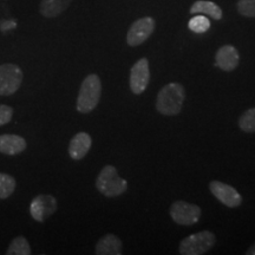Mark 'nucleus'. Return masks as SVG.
Here are the masks:
<instances>
[{
    "mask_svg": "<svg viewBox=\"0 0 255 255\" xmlns=\"http://www.w3.org/2000/svg\"><path fill=\"white\" fill-rule=\"evenodd\" d=\"M186 91L180 83H169L159 90L156 100V109L165 116H175L182 110Z\"/></svg>",
    "mask_w": 255,
    "mask_h": 255,
    "instance_id": "nucleus-1",
    "label": "nucleus"
},
{
    "mask_svg": "<svg viewBox=\"0 0 255 255\" xmlns=\"http://www.w3.org/2000/svg\"><path fill=\"white\" fill-rule=\"evenodd\" d=\"M102 95V83L96 73L87 76L79 89L76 109L81 114H89L97 107Z\"/></svg>",
    "mask_w": 255,
    "mask_h": 255,
    "instance_id": "nucleus-2",
    "label": "nucleus"
},
{
    "mask_svg": "<svg viewBox=\"0 0 255 255\" xmlns=\"http://www.w3.org/2000/svg\"><path fill=\"white\" fill-rule=\"evenodd\" d=\"M96 188L107 197H116L128 189V182L120 177L114 165H104L96 178Z\"/></svg>",
    "mask_w": 255,
    "mask_h": 255,
    "instance_id": "nucleus-3",
    "label": "nucleus"
},
{
    "mask_svg": "<svg viewBox=\"0 0 255 255\" xmlns=\"http://www.w3.org/2000/svg\"><path fill=\"white\" fill-rule=\"evenodd\" d=\"M215 244L216 237L214 233L202 231L182 239L178 246V251L182 255H202L212 250Z\"/></svg>",
    "mask_w": 255,
    "mask_h": 255,
    "instance_id": "nucleus-4",
    "label": "nucleus"
},
{
    "mask_svg": "<svg viewBox=\"0 0 255 255\" xmlns=\"http://www.w3.org/2000/svg\"><path fill=\"white\" fill-rule=\"evenodd\" d=\"M24 75L21 69L13 63L0 65V96L15 94L23 83Z\"/></svg>",
    "mask_w": 255,
    "mask_h": 255,
    "instance_id": "nucleus-5",
    "label": "nucleus"
},
{
    "mask_svg": "<svg viewBox=\"0 0 255 255\" xmlns=\"http://www.w3.org/2000/svg\"><path fill=\"white\" fill-rule=\"evenodd\" d=\"M201 208L195 203L186 201H175L170 207V216L174 222L182 226H191L201 219Z\"/></svg>",
    "mask_w": 255,
    "mask_h": 255,
    "instance_id": "nucleus-6",
    "label": "nucleus"
},
{
    "mask_svg": "<svg viewBox=\"0 0 255 255\" xmlns=\"http://www.w3.org/2000/svg\"><path fill=\"white\" fill-rule=\"evenodd\" d=\"M156 27L155 20L151 17L138 19L130 26L127 33V43L130 46H138L148 40Z\"/></svg>",
    "mask_w": 255,
    "mask_h": 255,
    "instance_id": "nucleus-7",
    "label": "nucleus"
},
{
    "mask_svg": "<svg viewBox=\"0 0 255 255\" xmlns=\"http://www.w3.org/2000/svg\"><path fill=\"white\" fill-rule=\"evenodd\" d=\"M150 83V66L146 58L139 59L130 71V89L135 95H141Z\"/></svg>",
    "mask_w": 255,
    "mask_h": 255,
    "instance_id": "nucleus-8",
    "label": "nucleus"
},
{
    "mask_svg": "<svg viewBox=\"0 0 255 255\" xmlns=\"http://www.w3.org/2000/svg\"><path fill=\"white\" fill-rule=\"evenodd\" d=\"M209 190L216 200L229 208H237L242 203V197L239 191L227 183L212 181L209 183Z\"/></svg>",
    "mask_w": 255,
    "mask_h": 255,
    "instance_id": "nucleus-9",
    "label": "nucleus"
},
{
    "mask_svg": "<svg viewBox=\"0 0 255 255\" xmlns=\"http://www.w3.org/2000/svg\"><path fill=\"white\" fill-rule=\"evenodd\" d=\"M57 200L50 194H40L32 200L30 206L31 216L38 222H44L57 210Z\"/></svg>",
    "mask_w": 255,
    "mask_h": 255,
    "instance_id": "nucleus-10",
    "label": "nucleus"
},
{
    "mask_svg": "<svg viewBox=\"0 0 255 255\" xmlns=\"http://www.w3.org/2000/svg\"><path fill=\"white\" fill-rule=\"evenodd\" d=\"M239 62H240V55L238 50L232 45L221 46L215 55V65L222 71H234L238 68Z\"/></svg>",
    "mask_w": 255,
    "mask_h": 255,
    "instance_id": "nucleus-11",
    "label": "nucleus"
},
{
    "mask_svg": "<svg viewBox=\"0 0 255 255\" xmlns=\"http://www.w3.org/2000/svg\"><path fill=\"white\" fill-rule=\"evenodd\" d=\"M92 145L91 136L87 132H78L69 143V156L75 161L83 159L88 155Z\"/></svg>",
    "mask_w": 255,
    "mask_h": 255,
    "instance_id": "nucleus-12",
    "label": "nucleus"
},
{
    "mask_svg": "<svg viewBox=\"0 0 255 255\" xmlns=\"http://www.w3.org/2000/svg\"><path fill=\"white\" fill-rule=\"evenodd\" d=\"M26 148L27 142L24 137L11 133L0 136V154L15 156L26 150Z\"/></svg>",
    "mask_w": 255,
    "mask_h": 255,
    "instance_id": "nucleus-13",
    "label": "nucleus"
},
{
    "mask_svg": "<svg viewBox=\"0 0 255 255\" xmlns=\"http://www.w3.org/2000/svg\"><path fill=\"white\" fill-rule=\"evenodd\" d=\"M122 241L115 234H105L97 241L95 253L97 255H121L122 254Z\"/></svg>",
    "mask_w": 255,
    "mask_h": 255,
    "instance_id": "nucleus-14",
    "label": "nucleus"
},
{
    "mask_svg": "<svg viewBox=\"0 0 255 255\" xmlns=\"http://www.w3.org/2000/svg\"><path fill=\"white\" fill-rule=\"evenodd\" d=\"M72 0H41L39 12L45 18H56L65 12Z\"/></svg>",
    "mask_w": 255,
    "mask_h": 255,
    "instance_id": "nucleus-15",
    "label": "nucleus"
},
{
    "mask_svg": "<svg viewBox=\"0 0 255 255\" xmlns=\"http://www.w3.org/2000/svg\"><path fill=\"white\" fill-rule=\"evenodd\" d=\"M191 14H202L206 17H210L213 20H221L222 9L220 8L215 2L206 1V0H199L194 2L190 7Z\"/></svg>",
    "mask_w": 255,
    "mask_h": 255,
    "instance_id": "nucleus-16",
    "label": "nucleus"
},
{
    "mask_svg": "<svg viewBox=\"0 0 255 255\" xmlns=\"http://www.w3.org/2000/svg\"><path fill=\"white\" fill-rule=\"evenodd\" d=\"M7 255H31V246L28 244L27 239L25 237H17L12 240L11 245H9L7 252Z\"/></svg>",
    "mask_w": 255,
    "mask_h": 255,
    "instance_id": "nucleus-17",
    "label": "nucleus"
},
{
    "mask_svg": "<svg viewBox=\"0 0 255 255\" xmlns=\"http://www.w3.org/2000/svg\"><path fill=\"white\" fill-rule=\"evenodd\" d=\"M17 181L8 174L0 173V200L8 199L14 193Z\"/></svg>",
    "mask_w": 255,
    "mask_h": 255,
    "instance_id": "nucleus-18",
    "label": "nucleus"
},
{
    "mask_svg": "<svg viewBox=\"0 0 255 255\" xmlns=\"http://www.w3.org/2000/svg\"><path fill=\"white\" fill-rule=\"evenodd\" d=\"M241 131L246 133H255V108L244 111L238 121Z\"/></svg>",
    "mask_w": 255,
    "mask_h": 255,
    "instance_id": "nucleus-19",
    "label": "nucleus"
},
{
    "mask_svg": "<svg viewBox=\"0 0 255 255\" xmlns=\"http://www.w3.org/2000/svg\"><path fill=\"white\" fill-rule=\"evenodd\" d=\"M188 27L194 33H206L210 28V21L206 15L196 14L195 17L191 18L189 20Z\"/></svg>",
    "mask_w": 255,
    "mask_h": 255,
    "instance_id": "nucleus-20",
    "label": "nucleus"
},
{
    "mask_svg": "<svg viewBox=\"0 0 255 255\" xmlns=\"http://www.w3.org/2000/svg\"><path fill=\"white\" fill-rule=\"evenodd\" d=\"M237 9L242 17L255 18V0H239Z\"/></svg>",
    "mask_w": 255,
    "mask_h": 255,
    "instance_id": "nucleus-21",
    "label": "nucleus"
},
{
    "mask_svg": "<svg viewBox=\"0 0 255 255\" xmlns=\"http://www.w3.org/2000/svg\"><path fill=\"white\" fill-rule=\"evenodd\" d=\"M13 117V108L6 104H0V127L11 122Z\"/></svg>",
    "mask_w": 255,
    "mask_h": 255,
    "instance_id": "nucleus-22",
    "label": "nucleus"
},
{
    "mask_svg": "<svg viewBox=\"0 0 255 255\" xmlns=\"http://www.w3.org/2000/svg\"><path fill=\"white\" fill-rule=\"evenodd\" d=\"M246 254L247 255H255V242H254L253 245H252L250 248H248L247 252H246Z\"/></svg>",
    "mask_w": 255,
    "mask_h": 255,
    "instance_id": "nucleus-23",
    "label": "nucleus"
}]
</instances>
